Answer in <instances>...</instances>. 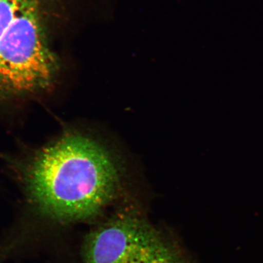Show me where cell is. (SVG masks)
<instances>
[{
	"label": "cell",
	"instance_id": "1",
	"mask_svg": "<svg viewBox=\"0 0 263 263\" xmlns=\"http://www.w3.org/2000/svg\"><path fill=\"white\" fill-rule=\"evenodd\" d=\"M27 191L40 212L64 224L94 220L110 205L120 179L115 164L86 137L64 136L29 164Z\"/></svg>",
	"mask_w": 263,
	"mask_h": 263
},
{
	"label": "cell",
	"instance_id": "2",
	"mask_svg": "<svg viewBox=\"0 0 263 263\" xmlns=\"http://www.w3.org/2000/svg\"><path fill=\"white\" fill-rule=\"evenodd\" d=\"M57 70L35 3L0 0V93L21 95L46 89Z\"/></svg>",
	"mask_w": 263,
	"mask_h": 263
},
{
	"label": "cell",
	"instance_id": "3",
	"mask_svg": "<svg viewBox=\"0 0 263 263\" xmlns=\"http://www.w3.org/2000/svg\"><path fill=\"white\" fill-rule=\"evenodd\" d=\"M167 241L141 211L126 208L87 233L81 249V262L133 263Z\"/></svg>",
	"mask_w": 263,
	"mask_h": 263
},
{
	"label": "cell",
	"instance_id": "4",
	"mask_svg": "<svg viewBox=\"0 0 263 263\" xmlns=\"http://www.w3.org/2000/svg\"><path fill=\"white\" fill-rule=\"evenodd\" d=\"M133 263H193L168 240L160 248Z\"/></svg>",
	"mask_w": 263,
	"mask_h": 263
}]
</instances>
